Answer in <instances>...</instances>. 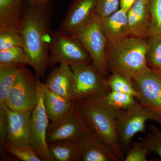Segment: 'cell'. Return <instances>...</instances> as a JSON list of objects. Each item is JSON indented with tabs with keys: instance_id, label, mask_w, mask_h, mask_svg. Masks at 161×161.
<instances>
[{
	"instance_id": "277c9868",
	"label": "cell",
	"mask_w": 161,
	"mask_h": 161,
	"mask_svg": "<svg viewBox=\"0 0 161 161\" xmlns=\"http://www.w3.org/2000/svg\"><path fill=\"white\" fill-rule=\"evenodd\" d=\"M92 63L88 52L75 36H69L59 31H52L49 46L48 65L58 64L70 66Z\"/></svg>"
},
{
	"instance_id": "ba28073f",
	"label": "cell",
	"mask_w": 161,
	"mask_h": 161,
	"mask_svg": "<svg viewBox=\"0 0 161 161\" xmlns=\"http://www.w3.org/2000/svg\"><path fill=\"white\" fill-rule=\"evenodd\" d=\"M92 129L86 122L76 101L60 119L49 124L47 133V143L62 141L80 142Z\"/></svg>"
},
{
	"instance_id": "9c48e42d",
	"label": "cell",
	"mask_w": 161,
	"mask_h": 161,
	"mask_svg": "<svg viewBox=\"0 0 161 161\" xmlns=\"http://www.w3.org/2000/svg\"><path fill=\"white\" fill-rule=\"evenodd\" d=\"M75 77L73 100L107 95L111 91L107 79L91 63L70 66Z\"/></svg>"
},
{
	"instance_id": "e575fe53",
	"label": "cell",
	"mask_w": 161,
	"mask_h": 161,
	"mask_svg": "<svg viewBox=\"0 0 161 161\" xmlns=\"http://www.w3.org/2000/svg\"><path fill=\"white\" fill-rule=\"evenodd\" d=\"M158 114L159 115V119L158 122L161 125V110L160 112H159Z\"/></svg>"
},
{
	"instance_id": "4dcf8cb0",
	"label": "cell",
	"mask_w": 161,
	"mask_h": 161,
	"mask_svg": "<svg viewBox=\"0 0 161 161\" xmlns=\"http://www.w3.org/2000/svg\"><path fill=\"white\" fill-rule=\"evenodd\" d=\"M150 128L151 132L146 137L150 151L154 153L161 158V131L155 125H150Z\"/></svg>"
},
{
	"instance_id": "7a4b0ae2",
	"label": "cell",
	"mask_w": 161,
	"mask_h": 161,
	"mask_svg": "<svg viewBox=\"0 0 161 161\" xmlns=\"http://www.w3.org/2000/svg\"><path fill=\"white\" fill-rule=\"evenodd\" d=\"M106 95L91 96L76 102L90 129L120 161H124L125 156L117 129V119L120 111L115 109L107 102Z\"/></svg>"
},
{
	"instance_id": "8992f818",
	"label": "cell",
	"mask_w": 161,
	"mask_h": 161,
	"mask_svg": "<svg viewBox=\"0 0 161 161\" xmlns=\"http://www.w3.org/2000/svg\"><path fill=\"white\" fill-rule=\"evenodd\" d=\"M159 119L158 113L145 108L137 100L130 108L120 111L117 119V129L123 150L131 147L132 138L136 133L146 132L147 121L158 122Z\"/></svg>"
},
{
	"instance_id": "3957f363",
	"label": "cell",
	"mask_w": 161,
	"mask_h": 161,
	"mask_svg": "<svg viewBox=\"0 0 161 161\" xmlns=\"http://www.w3.org/2000/svg\"><path fill=\"white\" fill-rule=\"evenodd\" d=\"M148 40L131 36L107 47L109 71L116 72L131 80L148 68L147 54Z\"/></svg>"
},
{
	"instance_id": "f1b7e54d",
	"label": "cell",
	"mask_w": 161,
	"mask_h": 161,
	"mask_svg": "<svg viewBox=\"0 0 161 161\" xmlns=\"http://www.w3.org/2000/svg\"><path fill=\"white\" fill-rule=\"evenodd\" d=\"M23 44V37L19 32L13 31H0V51L21 47Z\"/></svg>"
},
{
	"instance_id": "6da1fadb",
	"label": "cell",
	"mask_w": 161,
	"mask_h": 161,
	"mask_svg": "<svg viewBox=\"0 0 161 161\" xmlns=\"http://www.w3.org/2000/svg\"><path fill=\"white\" fill-rule=\"evenodd\" d=\"M53 10L52 1L36 5L26 0L21 34L23 48L38 78L46 73L49 60V46Z\"/></svg>"
},
{
	"instance_id": "ffe728a7",
	"label": "cell",
	"mask_w": 161,
	"mask_h": 161,
	"mask_svg": "<svg viewBox=\"0 0 161 161\" xmlns=\"http://www.w3.org/2000/svg\"><path fill=\"white\" fill-rule=\"evenodd\" d=\"M26 66L21 64H0V108L6 107L8 93Z\"/></svg>"
},
{
	"instance_id": "603a6c76",
	"label": "cell",
	"mask_w": 161,
	"mask_h": 161,
	"mask_svg": "<svg viewBox=\"0 0 161 161\" xmlns=\"http://www.w3.org/2000/svg\"><path fill=\"white\" fill-rule=\"evenodd\" d=\"M147 66L161 72V36L150 37L147 54Z\"/></svg>"
},
{
	"instance_id": "f546056e",
	"label": "cell",
	"mask_w": 161,
	"mask_h": 161,
	"mask_svg": "<svg viewBox=\"0 0 161 161\" xmlns=\"http://www.w3.org/2000/svg\"><path fill=\"white\" fill-rule=\"evenodd\" d=\"M119 6V0H96V13L105 17L118 10Z\"/></svg>"
},
{
	"instance_id": "ac0fdd59",
	"label": "cell",
	"mask_w": 161,
	"mask_h": 161,
	"mask_svg": "<svg viewBox=\"0 0 161 161\" xmlns=\"http://www.w3.org/2000/svg\"><path fill=\"white\" fill-rule=\"evenodd\" d=\"M127 15L131 36L145 38L148 36L149 0H136L127 12Z\"/></svg>"
},
{
	"instance_id": "52a82bcc",
	"label": "cell",
	"mask_w": 161,
	"mask_h": 161,
	"mask_svg": "<svg viewBox=\"0 0 161 161\" xmlns=\"http://www.w3.org/2000/svg\"><path fill=\"white\" fill-rule=\"evenodd\" d=\"M37 100L32 110L30 119V146L42 161H55L51 155L47 141L49 118L43 101V86L40 78L36 77Z\"/></svg>"
},
{
	"instance_id": "cb8c5ba5",
	"label": "cell",
	"mask_w": 161,
	"mask_h": 161,
	"mask_svg": "<svg viewBox=\"0 0 161 161\" xmlns=\"http://www.w3.org/2000/svg\"><path fill=\"white\" fill-rule=\"evenodd\" d=\"M1 150H5L23 161H42L30 145L19 146L5 142L0 146Z\"/></svg>"
},
{
	"instance_id": "4fadbf2b",
	"label": "cell",
	"mask_w": 161,
	"mask_h": 161,
	"mask_svg": "<svg viewBox=\"0 0 161 161\" xmlns=\"http://www.w3.org/2000/svg\"><path fill=\"white\" fill-rule=\"evenodd\" d=\"M8 120L6 142L19 146L30 145V119L32 111H14L5 107Z\"/></svg>"
},
{
	"instance_id": "7c38bea8",
	"label": "cell",
	"mask_w": 161,
	"mask_h": 161,
	"mask_svg": "<svg viewBox=\"0 0 161 161\" xmlns=\"http://www.w3.org/2000/svg\"><path fill=\"white\" fill-rule=\"evenodd\" d=\"M96 0H72L59 30L69 36H75L96 14Z\"/></svg>"
},
{
	"instance_id": "d590c367",
	"label": "cell",
	"mask_w": 161,
	"mask_h": 161,
	"mask_svg": "<svg viewBox=\"0 0 161 161\" xmlns=\"http://www.w3.org/2000/svg\"><path fill=\"white\" fill-rule=\"evenodd\" d=\"M160 73H161V72H160Z\"/></svg>"
},
{
	"instance_id": "e0dca14e",
	"label": "cell",
	"mask_w": 161,
	"mask_h": 161,
	"mask_svg": "<svg viewBox=\"0 0 161 161\" xmlns=\"http://www.w3.org/2000/svg\"><path fill=\"white\" fill-rule=\"evenodd\" d=\"M26 0H0V31L21 33Z\"/></svg>"
},
{
	"instance_id": "5bb4252c",
	"label": "cell",
	"mask_w": 161,
	"mask_h": 161,
	"mask_svg": "<svg viewBox=\"0 0 161 161\" xmlns=\"http://www.w3.org/2000/svg\"><path fill=\"white\" fill-rule=\"evenodd\" d=\"M100 24L107 40L112 46L130 36L127 12L121 9L105 17H100Z\"/></svg>"
},
{
	"instance_id": "7402d4cb",
	"label": "cell",
	"mask_w": 161,
	"mask_h": 161,
	"mask_svg": "<svg viewBox=\"0 0 161 161\" xmlns=\"http://www.w3.org/2000/svg\"><path fill=\"white\" fill-rule=\"evenodd\" d=\"M107 80L111 91L129 94L135 97L137 100L139 98V94L130 78L116 72H112Z\"/></svg>"
},
{
	"instance_id": "2e32d148",
	"label": "cell",
	"mask_w": 161,
	"mask_h": 161,
	"mask_svg": "<svg viewBox=\"0 0 161 161\" xmlns=\"http://www.w3.org/2000/svg\"><path fill=\"white\" fill-rule=\"evenodd\" d=\"M45 84L52 92L74 100L75 77L68 64H60L59 66L53 69L47 77Z\"/></svg>"
},
{
	"instance_id": "d6986e66",
	"label": "cell",
	"mask_w": 161,
	"mask_h": 161,
	"mask_svg": "<svg viewBox=\"0 0 161 161\" xmlns=\"http://www.w3.org/2000/svg\"><path fill=\"white\" fill-rule=\"evenodd\" d=\"M43 90V101L47 116L51 121H56L69 111L75 101L52 92L47 87L45 83Z\"/></svg>"
},
{
	"instance_id": "836d02e7",
	"label": "cell",
	"mask_w": 161,
	"mask_h": 161,
	"mask_svg": "<svg viewBox=\"0 0 161 161\" xmlns=\"http://www.w3.org/2000/svg\"><path fill=\"white\" fill-rule=\"evenodd\" d=\"M29 3L36 5H43L47 4L52 0H27Z\"/></svg>"
},
{
	"instance_id": "484cf974",
	"label": "cell",
	"mask_w": 161,
	"mask_h": 161,
	"mask_svg": "<svg viewBox=\"0 0 161 161\" xmlns=\"http://www.w3.org/2000/svg\"><path fill=\"white\" fill-rule=\"evenodd\" d=\"M148 36H161V0H149Z\"/></svg>"
},
{
	"instance_id": "d6a6232c",
	"label": "cell",
	"mask_w": 161,
	"mask_h": 161,
	"mask_svg": "<svg viewBox=\"0 0 161 161\" xmlns=\"http://www.w3.org/2000/svg\"><path fill=\"white\" fill-rule=\"evenodd\" d=\"M136 0H119L120 9L128 12Z\"/></svg>"
},
{
	"instance_id": "d4e9b609",
	"label": "cell",
	"mask_w": 161,
	"mask_h": 161,
	"mask_svg": "<svg viewBox=\"0 0 161 161\" xmlns=\"http://www.w3.org/2000/svg\"><path fill=\"white\" fill-rule=\"evenodd\" d=\"M105 98L111 106L119 111L128 109L137 101L132 95L111 91L105 95Z\"/></svg>"
},
{
	"instance_id": "9a60e30c",
	"label": "cell",
	"mask_w": 161,
	"mask_h": 161,
	"mask_svg": "<svg viewBox=\"0 0 161 161\" xmlns=\"http://www.w3.org/2000/svg\"><path fill=\"white\" fill-rule=\"evenodd\" d=\"M80 142L82 161H119L117 156L99 139L92 130Z\"/></svg>"
},
{
	"instance_id": "1f68e13d",
	"label": "cell",
	"mask_w": 161,
	"mask_h": 161,
	"mask_svg": "<svg viewBox=\"0 0 161 161\" xmlns=\"http://www.w3.org/2000/svg\"><path fill=\"white\" fill-rule=\"evenodd\" d=\"M8 130V120L5 108H0V146L6 141Z\"/></svg>"
},
{
	"instance_id": "83f0119b",
	"label": "cell",
	"mask_w": 161,
	"mask_h": 161,
	"mask_svg": "<svg viewBox=\"0 0 161 161\" xmlns=\"http://www.w3.org/2000/svg\"><path fill=\"white\" fill-rule=\"evenodd\" d=\"M150 151L147 138L133 142L125 156L124 161H147V155Z\"/></svg>"
},
{
	"instance_id": "44dd1931",
	"label": "cell",
	"mask_w": 161,
	"mask_h": 161,
	"mask_svg": "<svg viewBox=\"0 0 161 161\" xmlns=\"http://www.w3.org/2000/svg\"><path fill=\"white\" fill-rule=\"evenodd\" d=\"M50 153L55 161H81L80 142L62 141L48 143Z\"/></svg>"
},
{
	"instance_id": "8fae6325",
	"label": "cell",
	"mask_w": 161,
	"mask_h": 161,
	"mask_svg": "<svg viewBox=\"0 0 161 161\" xmlns=\"http://www.w3.org/2000/svg\"><path fill=\"white\" fill-rule=\"evenodd\" d=\"M132 81L139 94V102L158 113L161 110V73L148 68Z\"/></svg>"
},
{
	"instance_id": "5b68a950",
	"label": "cell",
	"mask_w": 161,
	"mask_h": 161,
	"mask_svg": "<svg viewBox=\"0 0 161 161\" xmlns=\"http://www.w3.org/2000/svg\"><path fill=\"white\" fill-rule=\"evenodd\" d=\"M88 52L92 64L102 76L105 77L109 69L107 65L106 37L100 24V17L95 14L92 19L75 35Z\"/></svg>"
},
{
	"instance_id": "4316f807",
	"label": "cell",
	"mask_w": 161,
	"mask_h": 161,
	"mask_svg": "<svg viewBox=\"0 0 161 161\" xmlns=\"http://www.w3.org/2000/svg\"><path fill=\"white\" fill-rule=\"evenodd\" d=\"M0 64H21L31 66L28 56L21 47L0 51Z\"/></svg>"
},
{
	"instance_id": "30bf717a",
	"label": "cell",
	"mask_w": 161,
	"mask_h": 161,
	"mask_svg": "<svg viewBox=\"0 0 161 161\" xmlns=\"http://www.w3.org/2000/svg\"><path fill=\"white\" fill-rule=\"evenodd\" d=\"M37 92L36 77L26 67L11 87L6 107L14 111H32L36 103Z\"/></svg>"
}]
</instances>
